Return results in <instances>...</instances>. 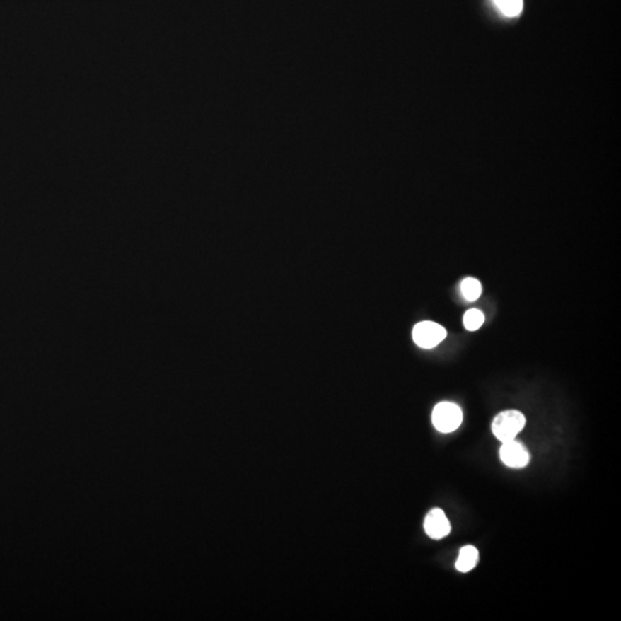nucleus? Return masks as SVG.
Segmentation results:
<instances>
[{"instance_id":"obj_1","label":"nucleus","mask_w":621,"mask_h":621,"mask_svg":"<svg viewBox=\"0 0 621 621\" xmlns=\"http://www.w3.org/2000/svg\"><path fill=\"white\" fill-rule=\"evenodd\" d=\"M526 424V418L517 410H508L496 415L492 422V433L501 442L516 440Z\"/></svg>"},{"instance_id":"obj_7","label":"nucleus","mask_w":621,"mask_h":621,"mask_svg":"<svg viewBox=\"0 0 621 621\" xmlns=\"http://www.w3.org/2000/svg\"><path fill=\"white\" fill-rule=\"evenodd\" d=\"M461 294L464 296L465 299L470 301H477L481 296L482 292V286L481 283L473 279V277H468L465 279L460 284Z\"/></svg>"},{"instance_id":"obj_6","label":"nucleus","mask_w":621,"mask_h":621,"mask_svg":"<svg viewBox=\"0 0 621 621\" xmlns=\"http://www.w3.org/2000/svg\"><path fill=\"white\" fill-rule=\"evenodd\" d=\"M479 562V551L473 545H465L459 551L458 559L455 562V569L459 572L468 573L477 566Z\"/></svg>"},{"instance_id":"obj_2","label":"nucleus","mask_w":621,"mask_h":621,"mask_svg":"<svg viewBox=\"0 0 621 621\" xmlns=\"http://www.w3.org/2000/svg\"><path fill=\"white\" fill-rule=\"evenodd\" d=\"M434 427L443 434L457 431L463 422V412L457 404L442 402L434 407L431 413Z\"/></svg>"},{"instance_id":"obj_3","label":"nucleus","mask_w":621,"mask_h":621,"mask_svg":"<svg viewBox=\"0 0 621 621\" xmlns=\"http://www.w3.org/2000/svg\"><path fill=\"white\" fill-rule=\"evenodd\" d=\"M413 341L422 349H433L446 337L444 327L433 321H422L415 325L412 332Z\"/></svg>"},{"instance_id":"obj_5","label":"nucleus","mask_w":621,"mask_h":621,"mask_svg":"<svg viewBox=\"0 0 621 621\" xmlns=\"http://www.w3.org/2000/svg\"><path fill=\"white\" fill-rule=\"evenodd\" d=\"M424 526L426 534L434 540L444 538L451 532V523L441 509H433L426 516Z\"/></svg>"},{"instance_id":"obj_8","label":"nucleus","mask_w":621,"mask_h":621,"mask_svg":"<svg viewBox=\"0 0 621 621\" xmlns=\"http://www.w3.org/2000/svg\"><path fill=\"white\" fill-rule=\"evenodd\" d=\"M501 12L506 16H519L523 11V0H494Z\"/></svg>"},{"instance_id":"obj_9","label":"nucleus","mask_w":621,"mask_h":621,"mask_svg":"<svg viewBox=\"0 0 621 621\" xmlns=\"http://www.w3.org/2000/svg\"><path fill=\"white\" fill-rule=\"evenodd\" d=\"M484 323V315L477 308L468 310L464 315V326L470 332L477 330Z\"/></svg>"},{"instance_id":"obj_4","label":"nucleus","mask_w":621,"mask_h":621,"mask_svg":"<svg viewBox=\"0 0 621 621\" xmlns=\"http://www.w3.org/2000/svg\"><path fill=\"white\" fill-rule=\"evenodd\" d=\"M499 457H501V460L511 468H526L529 463L528 450L526 449V446H523V443L516 440L503 442L501 451H499Z\"/></svg>"}]
</instances>
